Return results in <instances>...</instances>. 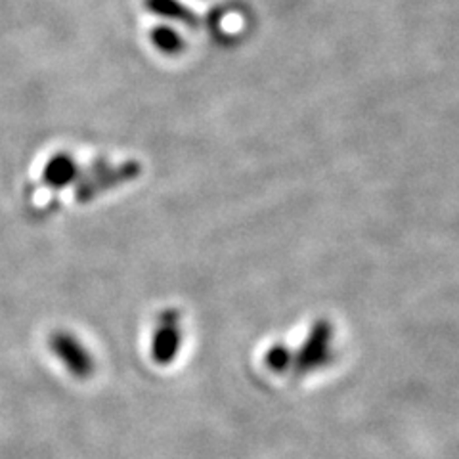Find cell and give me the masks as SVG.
Listing matches in <instances>:
<instances>
[{
	"label": "cell",
	"instance_id": "cell-4",
	"mask_svg": "<svg viewBox=\"0 0 459 459\" xmlns=\"http://www.w3.org/2000/svg\"><path fill=\"white\" fill-rule=\"evenodd\" d=\"M69 169H71V165H69V161L65 160V157H57V160H54L48 165L47 178L50 182H54V184H64L69 178V175H71Z\"/></svg>",
	"mask_w": 459,
	"mask_h": 459
},
{
	"label": "cell",
	"instance_id": "cell-1",
	"mask_svg": "<svg viewBox=\"0 0 459 459\" xmlns=\"http://www.w3.org/2000/svg\"><path fill=\"white\" fill-rule=\"evenodd\" d=\"M52 349L57 354L60 360L67 366V369L74 373L77 377H84L91 373V360L86 352L81 349V344L71 339V335L65 333H57L52 339Z\"/></svg>",
	"mask_w": 459,
	"mask_h": 459
},
{
	"label": "cell",
	"instance_id": "cell-3",
	"mask_svg": "<svg viewBox=\"0 0 459 459\" xmlns=\"http://www.w3.org/2000/svg\"><path fill=\"white\" fill-rule=\"evenodd\" d=\"M153 40H155L157 48L163 50V52L172 54V52L180 50V39H178V35H177V33H172L170 29H165V27L155 29Z\"/></svg>",
	"mask_w": 459,
	"mask_h": 459
},
{
	"label": "cell",
	"instance_id": "cell-2",
	"mask_svg": "<svg viewBox=\"0 0 459 459\" xmlns=\"http://www.w3.org/2000/svg\"><path fill=\"white\" fill-rule=\"evenodd\" d=\"M146 4L152 12L160 13L163 18H172L186 23H195V13L188 8L180 4L178 0H146Z\"/></svg>",
	"mask_w": 459,
	"mask_h": 459
}]
</instances>
